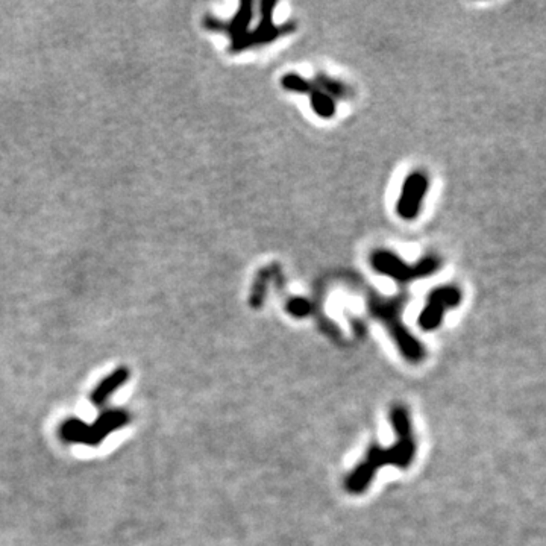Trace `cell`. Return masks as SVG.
<instances>
[{
  "label": "cell",
  "mask_w": 546,
  "mask_h": 546,
  "mask_svg": "<svg viewBox=\"0 0 546 546\" xmlns=\"http://www.w3.org/2000/svg\"><path fill=\"white\" fill-rule=\"evenodd\" d=\"M125 378H126V372L125 371H119L117 373H114L113 376H110V378L106 380L102 384V386L96 390V393L93 396L95 402L96 404H102L105 399L108 398L113 393V391L120 386L123 381H125Z\"/></svg>",
  "instance_id": "10"
},
{
  "label": "cell",
  "mask_w": 546,
  "mask_h": 546,
  "mask_svg": "<svg viewBox=\"0 0 546 546\" xmlns=\"http://www.w3.org/2000/svg\"><path fill=\"white\" fill-rule=\"evenodd\" d=\"M272 280V269H264L257 275V280L253 282L252 295H251V305L253 309H260L263 305L266 295H267V286Z\"/></svg>",
  "instance_id": "8"
},
{
  "label": "cell",
  "mask_w": 546,
  "mask_h": 546,
  "mask_svg": "<svg viewBox=\"0 0 546 546\" xmlns=\"http://www.w3.org/2000/svg\"><path fill=\"white\" fill-rule=\"evenodd\" d=\"M369 306H371L373 316L378 318L382 322V325L387 328L404 358L411 361V363H419V361L424 360V346L407 331L402 324L401 304L398 301H386V299L373 298Z\"/></svg>",
  "instance_id": "2"
},
{
  "label": "cell",
  "mask_w": 546,
  "mask_h": 546,
  "mask_svg": "<svg viewBox=\"0 0 546 546\" xmlns=\"http://www.w3.org/2000/svg\"><path fill=\"white\" fill-rule=\"evenodd\" d=\"M371 263L376 272L390 276L398 282H409L422 278V276H428L438 271V266H440V261L434 257H428L419 261L418 264L410 266L389 251L373 252Z\"/></svg>",
  "instance_id": "3"
},
{
  "label": "cell",
  "mask_w": 546,
  "mask_h": 546,
  "mask_svg": "<svg viewBox=\"0 0 546 546\" xmlns=\"http://www.w3.org/2000/svg\"><path fill=\"white\" fill-rule=\"evenodd\" d=\"M428 190V178L425 173L414 172L405 179L401 197L398 201V214L405 220L418 217L420 205Z\"/></svg>",
  "instance_id": "6"
},
{
  "label": "cell",
  "mask_w": 546,
  "mask_h": 546,
  "mask_svg": "<svg viewBox=\"0 0 546 546\" xmlns=\"http://www.w3.org/2000/svg\"><path fill=\"white\" fill-rule=\"evenodd\" d=\"M287 311L290 314H293L295 318H305L311 313V304L302 298H295L289 301L287 304Z\"/></svg>",
  "instance_id": "11"
},
{
  "label": "cell",
  "mask_w": 546,
  "mask_h": 546,
  "mask_svg": "<svg viewBox=\"0 0 546 546\" xmlns=\"http://www.w3.org/2000/svg\"><path fill=\"white\" fill-rule=\"evenodd\" d=\"M391 424L396 431V443L390 448L372 446L367 451L364 460L353 469L346 478L344 487L349 494L358 495L371 484L376 471L382 466H396L407 469L416 456V440H414L409 411L404 405H395L390 411Z\"/></svg>",
  "instance_id": "1"
},
{
  "label": "cell",
  "mask_w": 546,
  "mask_h": 546,
  "mask_svg": "<svg viewBox=\"0 0 546 546\" xmlns=\"http://www.w3.org/2000/svg\"><path fill=\"white\" fill-rule=\"evenodd\" d=\"M314 84H316V86L322 90V91H325V93L328 95V96H331V97H338V99H346V97H349L351 96V90L344 86V84H342V82H338V81H335V79H333V78H329V76H325V75H318V78H316V81H314Z\"/></svg>",
  "instance_id": "9"
},
{
  "label": "cell",
  "mask_w": 546,
  "mask_h": 546,
  "mask_svg": "<svg viewBox=\"0 0 546 546\" xmlns=\"http://www.w3.org/2000/svg\"><path fill=\"white\" fill-rule=\"evenodd\" d=\"M461 301V293L457 287H440L431 291V295L428 296V302L424 311L419 316V325L422 329L431 331L436 326L440 325L443 313L457 306Z\"/></svg>",
  "instance_id": "5"
},
{
  "label": "cell",
  "mask_w": 546,
  "mask_h": 546,
  "mask_svg": "<svg viewBox=\"0 0 546 546\" xmlns=\"http://www.w3.org/2000/svg\"><path fill=\"white\" fill-rule=\"evenodd\" d=\"M309 95L311 96L310 101H311V106H313L314 113H316L318 115H320V117H324V119L333 117L334 113H335V102H334L333 97L328 96L325 91H322L316 86V84H313V82H311Z\"/></svg>",
  "instance_id": "7"
},
{
  "label": "cell",
  "mask_w": 546,
  "mask_h": 546,
  "mask_svg": "<svg viewBox=\"0 0 546 546\" xmlns=\"http://www.w3.org/2000/svg\"><path fill=\"white\" fill-rule=\"evenodd\" d=\"M276 6L275 2H263L261 3V21L255 30H251L249 34H246L242 40L231 44V50L240 52L252 46H261L266 43H271L282 34H287L290 30H293V23H287V25L276 26L273 23V8Z\"/></svg>",
  "instance_id": "4"
}]
</instances>
